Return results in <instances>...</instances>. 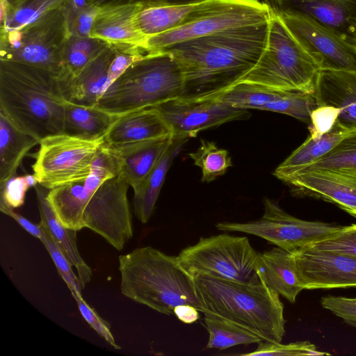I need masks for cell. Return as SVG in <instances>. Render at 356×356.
Listing matches in <instances>:
<instances>
[{
    "mask_svg": "<svg viewBox=\"0 0 356 356\" xmlns=\"http://www.w3.org/2000/svg\"><path fill=\"white\" fill-rule=\"evenodd\" d=\"M269 22L225 29L161 49L172 54L181 71L179 97L215 98L239 83L266 47Z\"/></svg>",
    "mask_w": 356,
    "mask_h": 356,
    "instance_id": "obj_1",
    "label": "cell"
},
{
    "mask_svg": "<svg viewBox=\"0 0 356 356\" xmlns=\"http://www.w3.org/2000/svg\"><path fill=\"white\" fill-rule=\"evenodd\" d=\"M60 76L37 66L0 60V111L40 141L63 134L65 99Z\"/></svg>",
    "mask_w": 356,
    "mask_h": 356,
    "instance_id": "obj_2",
    "label": "cell"
},
{
    "mask_svg": "<svg viewBox=\"0 0 356 356\" xmlns=\"http://www.w3.org/2000/svg\"><path fill=\"white\" fill-rule=\"evenodd\" d=\"M119 270L121 293L134 302L167 315L181 305L204 311L194 277L178 256L151 246L138 248L119 257Z\"/></svg>",
    "mask_w": 356,
    "mask_h": 356,
    "instance_id": "obj_3",
    "label": "cell"
},
{
    "mask_svg": "<svg viewBox=\"0 0 356 356\" xmlns=\"http://www.w3.org/2000/svg\"><path fill=\"white\" fill-rule=\"evenodd\" d=\"M209 312L234 322L260 337L281 343L285 334L284 306L280 295L261 281L234 282L202 273L192 274Z\"/></svg>",
    "mask_w": 356,
    "mask_h": 356,
    "instance_id": "obj_4",
    "label": "cell"
},
{
    "mask_svg": "<svg viewBox=\"0 0 356 356\" xmlns=\"http://www.w3.org/2000/svg\"><path fill=\"white\" fill-rule=\"evenodd\" d=\"M182 90V73L172 54L164 50L151 51L111 84L95 106L121 115L178 98Z\"/></svg>",
    "mask_w": 356,
    "mask_h": 356,
    "instance_id": "obj_5",
    "label": "cell"
},
{
    "mask_svg": "<svg viewBox=\"0 0 356 356\" xmlns=\"http://www.w3.org/2000/svg\"><path fill=\"white\" fill-rule=\"evenodd\" d=\"M321 71L318 63L273 9L266 47L257 64L241 81L277 90L314 94Z\"/></svg>",
    "mask_w": 356,
    "mask_h": 356,
    "instance_id": "obj_6",
    "label": "cell"
},
{
    "mask_svg": "<svg viewBox=\"0 0 356 356\" xmlns=\"http://www.w3.org/2000/svg\"><path fill=\"white\" fill-rule=\"evenodd\" d=\"M67 36L63 8L51 9L19 30L0 31V60L37 66L61 76Z\"/></svg>",
    "mask_w": 356,
    "mask_h": 356,
    "instance_id": "obj_7",
    "label": "cell"
},
{
    "mask_svg": "<svg viewBox=\"0 0 356 356\" xmlns=\"http://www.w3.org/2000/svg\"><path fill=\"white\" fill-rule=\"evenodd\" d=\"M259 254L248 237L223 233L201 237L177 256L191 274L202 273L224 280L257 284L261 282L257 270Z\"/></svg>",
    "mask_w": 356,
    "mask_h": 356,
    "instance_id": "obj_8",
    "label": "cell"
},
{
    "mask_svg": "<svg viewBox=\"0 0 356 356\" xmlns=\"http://www.w3.org/2000/svg\"><path fill=\"white\" fill-rule=\"evenodd\" d=\"M103 143L65 134L42 139L32 165L39 185L51 190L85 179Z\"/></svg>",
    "mask_w": 356,
    "mask_h": 356,
    "instance_id": "obj_9",
    "label": "cell"
},
{
    "mask_svg": "<svg viewBox=\"0 0 356 356\" xmlns=\"http://www.w3.org/2000/svg\"><path fill=\"white\" fill-rule=\"evenodd\" d=\"M264 214L246 222H221L216 228L260 237L277 247L293 252L305 248L337 232L341 226L321 221L299 219L284 211L275 201L264 199Z\"/></svg>",
    "mask_w": 356,
    "mask_h": 356,
    "instance_id": "obj_10",
    "label": "cell"
},
{
    "mask_svg": "<svg viewBox=\"0 0 356 356\" xmlns=\"http://www.w3.org/2000/svg\"><path fill=\"white\" fill-rule=\"evenodd\" d=\"M129 186L120 175L106 180L88 201L80 225L81 229L92 230L119 251L133 236Z\"/></svg>",
    "mask_w": 356,
    "mask_h": 356,
    "instance_id": "obj_11",
    "label": "cell"
},
{
    "mask_svg": "<svg viewBox=\"0 0 356 356\" xmlns=\"http://www.w3.org/2000/svg\"><path fill=\"white\" fill-rule=\"evenodd\" d=\"M273 8L259 0H227L212 13L172 30L146 38L147 52L161 50L173 44L225 29L270 20Z\"/></svg>",
    "mask_w": 356,
    "mask_h": 356,
    "instance_id": "obj_12",
    "label": "cell"
},
{
    "mask_svg": "<svg viewBox=\"0 0 356 356\" xmlns=\"http://www.w3.org/2000/svg\"><path fill=\"white\" fill-rule=\"evenodd\" d=\"M154 107L174 137H195L201 131L248 118V110L231 106L215 98H175Z\"/></svg>",
    "mask_w": 356,
    "mask_h": 356,
    "instance_id": "obj_13",
    "label": "cell"
},
{
    "mask_svg": "<svg viewBox=\"0 0 356 356\" xmlns=\"http://www.w3.org/2000/svg\"><path fill=\"white\" fill-rule=\"evenodd\" d=\"M278 15L321 70L356 71V46L313 21Z\"/></svg>",
    "mask_w": 356,
    "mask_h": 356,
    "instance_id": "obj_14",
    "label": "cell"
},
{
    "mask_svg": "<svg viewBox=\"0 0 356 356\" xmlns=\"http://www.w3.org/2000/svg\"><path fill=\"white\" fill-rule=\"evenodd\" d=\"M292 253L303 290L356 286V257L307 246Z\"/></svg>",
    "mask_w": 356,
    "mask_h": 356,
    "instance_id": "obj_15",
    "label": "cell"
},
{
    "mask_svg": "<svg viewBox=\"0 0 356 356\" xmlns=\"http://www.w3.org/2000/svg\"><path fill=\"white\" fill-rule=\"evenodd\" d=\"M282 181L295 195L330 202L356 218V169L302 170Z\"/></svg>",
    "mask_w": 356,
    "mask_h": 356,
    "instance_id": "obj_16",
    "label": "cell"
},
{
    "mask_svg": "<svg viewBox=\"0 0 356 356\" xmlns=\"http://www.w3.org/2000/svg\"><path fill=\"white\" fill-rule=\"evenodd\" d=\"M280 15L314 22L356 46V0H273Z\"/></svg>",
    "mask_w": 356,
    "mask_h": 356,
    "instance_id": "obj_17",
    "label": "cell"
},
{
    "mask_svg": "<svg viewBox=\"0 0 356 356\" xmlns=\"http://www.w3.org/2000/svg\"><path fill=\"white\" fill-rule=\"evenodd\" d=\"M173 136L102 147L114 156L121 176L134 191L142 183L172 143Z\"/></svg>",
    "mask_w": 356,
    "mask_h": 356,
    "instance_id": "obj_18",
    "label": "cell"
},
{
    "mask_svg": "<svg viewBox=\"0 0 356 356\" xmlns=\"http://www.w3.org/2000/svg\"><path fill=\"white\" fill-rule=\"evenodd\" d=\"M314 95L318 106L339 109L338 124L350 131L356 129V71L321 70Z\"/></svg>",
    "mask_w": 356,
    "mask_h": 356,
    "instance_id": "obj_19",
    "label": "cell"
},
{
    "mask_svg": "<svg viewBox=\"0 0 356 356\" xmlns=\"http://www.w3.org/2000/svg\"><path fill=\"white\" fill-rule=\"evenodd\" d=\"M140 7V4L100 7L90 37L108 44L138 46L144 49L146 37L140 31L136 19Z\"/></svg>",
    "mask_w": 356,
    "mask_h": 356,
    "instance_id": "obj_20",
    "label": "cell"
},
{
    "mask_svg": "<svg viewBox=\"0 0 356 356\" xmlns=\"http://www.w3.org/2000/svg\"><path fill=\"white\" fill-rule=\"evenodd\" d=\"M115 53V45L108 44L63 87L65 99L74 104L95 106L106 88L108 68Z\"/></svg>",
    "mask_w": 356,
    "mask_h": 356,
    "instance_id": "obj_21",
    "label": "cell"
},
{
    "mask_svg": "<svg viewBox=\"0 0 356 356\" xmlns=\"http://www.w3.org/2000/svg\"><path fill=\"white\" fill-rule=\"evenodd\" d=\"M171 131L154 107L118 115L104 138L108 145L122 144L171 135Z\"/></svg>",
    "mask_w": 356,
    "mask_h": 356,
    "instance_id": "obj_22",
    "label": "cell"
},
{
    "mask_svg": "<svg viewBox=\"0 0 356 356\" xmlns=\"http://www.w3.org/2000/svg\"><path fill=\"white\" fill-rule=\"evenodd\" d=\"M257 270L263 283L291 303L303 290L292 252L275 247L260 253Z\"/></svg>",
    "mask_w": 356,
    "mask_h": 356,
    "instance_id": "obj_23",
    "label": "cell"
},
{
    "mask_svg": "<svg viewBox=\"0 0 356 356\" xmlns=\"http://www.w3.org/2000/svg\"><path fill=\"white\" fill-rule=\"evenodd\" d=\"M188 138L174 137L172 143L147 176L134 191V209L137 218L147 223L154 210L161 189L174 159Z\"/></svg>",
    "mask_w": 356,
    "mask_h": 356,
    "instance_id": "obj_24",
    "label": "cell"
},
{
    "mask_svg": "<svg viewBox=\"0 0 356 356\" xmlns=\"http://www.w3.org/2000/svg\"><path fill=\"white\" fill-rule=\"evenodd\" d=\"M34 188L40 216V223L49 230L72 266L75 267L78 277L83 286L85 287L90 282L92 270L84 261L79 251L76 243L77 231L65 227L59 221L47 200V193L44 191V187L37 185Z\"/></svg>",
    "mask_w": 356,
    "mask_h": 356,
    "instance_id": "obj_25",
    "label": "cell"
},
{
    "mask_svg": "<svg viewBox=\"0 0 356 356\" xmlns=\"http://www.w3.org/2000/svg\"><path fill=\"white\" fill-rule=\"evenodd\" d=\"M63 106V134L84 140L104 138L118 117L96 106L80 105L66 99Z\"/></svg>",
    "mask_w": 356,
    "mask_h": 356,
    "instance_id": "obj_26",
    "label": "cell"
},
{
    "mask_svg": "<svg viewBox=\"0 0 356 356\" xmlns=\"http://www.w3.org/2000/svg\"><path fill=\"white\" fill-rule=\"evenodd\" d=\"M350 130L337 122L328 132L318 137L308 138L274 170L280 180L305 168L328 152Z\"/></svg>",
    "mask_w": 356,
    "mask_h": 356,
    "instance_id": "obj_27",
    "label": "cell"
},
{
    "mask_svg": "<svg viewBox=\"0 0 356 356\" xmlns=\"http://www.w3.org/2000/svg\"><path fill=\"white\" fill-rule=\"evenodd\" d=\"M40 142L17 129L0 111V183L15 175L24 156Z\"/></svg>",
    "mask_w": 356,
    "mask_h": 356,
    "instance_id": "obj_28",
    "label": "cell"
},
{
    "mask_svg": "<svg viewBox=\"0 0 356 356\" xmlns=\"http://www.w3.org/2000/svg\"><path fill=\"white\" fill-rule=\"evenodd\" d=\"M84 180L51 189L47 197L58 219L65 227L81 230L84 208L95 192L88 190Z\"/></svg>",
    "mask_w": 356,
    "mask_h": 356,
    "instance_id": "obj_29",
    "label": "cell"
},
{
    "mask_svg": "<svg viewBox=\"0 0 356 356\" xmlns=\"http://www.w3.org/2000/svg\"><path fill=\"white\" fill-rule=\"evenodd\" d=\"M204 325L209 334L206 348L220 350L238 345L258 343L262 339L248 329L215 314L204 312Z\"/></svg>",
    "mask_w": 356,
    "mask_h": 356,
    "instance_id": "obj_30",
    "label": "cell"
},
{
    "mask_svg": "<svg viewBox=\"0 0 356 356\" xmlns=\"http://www.w3.org/2000/svg\"><path fill=\"white\" fill-rule=\"evenodd\" d=\"M108 44L106 41L95 38L68 35L63 53L64 72L61 75L62 79L68 83Z\"/></svg>",
    "mask_w": 356,
    "mask_h": 356,
    "instance_id": "obj_31",
    "label": "cell"
},
{
    "mask_svg": "<svg viewBox=\"0 0 356 356\" xmlns=\"http://www.w3.org/2000/svg\"><path fill=\"white\" fill-rule=\"evenodd\" d=\"M290 91L274 90L261 85L241 81L215 97L231 106L241 109H258L263 105L284 96Z\"/></svg>",
    "mask_w": 356,
    "mask_h": 356,
    "instance_id": "obj_32",
    "label": "cell"
},
{
    "mask_svg": "<svg viewBox=\"0 0 356 356\" xmlns=\"http://www.w3.org/2000/svg\"><path fill=\"white\" fill-rule=\"evenodd\" d=\"M64 0H21L8 8L0 31L19 30L38 19L49 10L62 7Z\"/></svg>",
    "mask_w": 356,
    "mask_h": 356,
    "instance_id": "obj_33",
    "label": "cell"
},
{
    "mask_svg": "<svg viewBox=\"0 0 356 356\" xmlns=\"http://www.w3.org/2000/svg\"><path fill=\"white\" fill-rule=\"evenodd\" d=\"M200 141V147L188 156L200 168L201 181L209 183L227 172L232 165V159L227 150L219 148L214 142L204 139Z\"/></svg>",
    "mask_w": 356,
    "mask_h": 356,
    "instance_id": "obj_34",
    "label": "cell"
},
{
    "mask_svg": "<svg viewBox=\"0 0 356 356\" xmlns=\"http://www.w3.org/2000/svg\"><path fill=\"white\" fill-rule=\"evenodd\" d=\"M337 168L356 169V129L350 131L328 152L300 170Z\"/></svg>",
    "mask_w": 356,
    "mask_h": 356,
    "instance_id": "obj_35",
    "label": "cell"
},
{
    "mask_svg": "<svg viewBox=\"0 0 356 356\" xmlns=\"http://www.w3.org/2000/svg\"><path fill=\"white\" fill-rule=\"evenodd\" d=\"M318 106L314 94L290 91L284 96L261 106L259 110L288 115L309 124L310 115Z\"/></svg>",
    "mask_w": 356,
    "mask_h": 356,
    "instance_id": "obj_36",
    "label": "cell"
},
{
    "mask_svg": "<svg viewBox=\"0 0 356 356\" xmlns=\"http://www.w3.org/2000/svg\"><path fill=\"white\" fill-rule=\"evenodd\" d=\"M40 225L43 232L40 241L52 259L58 274L64 280L71 293H81L84 287L79 277L73 272L72 264L46 227L41 223Z\"/></svg>",
    "mask_w": 356,
    "mask_h": 356,
    "instance_id": "obj_37",
    "label": "cell"
},
{
    "mask_svg": "<svg viewBox=\"0 0 356 356\" xmlns=\"http://www.w3.org/2000/svg\"><path fill=\"white\" fill-rule=\"evenodd\" d=\"M330 355L320 352L314 344L309 341H297L288 344L273 343L263 340L258 343L257 348L252 352L241 354L244 356H302Z\"/></svg>",
    "mask_w": 356,
    "mask_h": 356,
    "instance_id": "obj_38",
    "label": "cell"
},
{
    "mask_svg": "<svg viewBox=\"0 0 356 356\" xmlns=\"http://www.w3.org/2000/svg\"><path fill=\"white\" fill-rule=\"evenodd\" d=\"M307 247L356 257V225L341 227L333 234Z\"/></svg>",
    "mask_w": 356,
    "mask_h": 356,
    "instance_id": "obj_39",
    "label": "cell"
},
{
    "mask_svg": "<svg viewBox=\"0 0 356 356\" xmlns=\"http://www.w3.org/2000/svg\"><path fill=\"white\" fill-rule=\"evenodd\" d=\"M29 187L24 176L14 175L0 183V210L14 209L23 205Z\"/></svg>",
    "mask_w": 356,
    "mask_h": 356,
    "instance_id": "obj_40",
    "label": "cell"
},
{
    "mask_svg": "<svg viewBox=\"0 0 356 356\" xmlns=\"http://www.w3.org/2000/svg\"><path fill=\"white\" fill-rule=\"evenodd\" d=\"M72 296L76 302L79 312L90 326L105 341L115 349H120L112 334L109 323L100 317L83 298L81 293L72 292Z\"/></svg>",
    "mask_w": 356,
    "mask_h": 356,
    "instance_id": "obj_41",
    "label": "cell"
},
{
    "mask_svg": "<svg viewBox=\"0 0 356 356\" xmlns=\"http://www.w3.org/2000/svg\"><path fill=\"white\" fill-rule=\"evenodd\" d=\"M339 109L330 105H320L310 115L309 136L318 137L330 131L335 125Z\"/></svg>",
    "mask_w": 356,
    "mask_h": 356,
    "instance_id": "obj_42",
    "label": "cell"
},
{
    "mask_svg": "<svg viewBox=\"0 0 356 356\" xmlns=\"http://www.w3.org/2000/svg\"><path fill=\"white\" fill-rule=\"evenodd\" d=\"M322 307L356 327V298L327 296L321 300Z\"/></svg>",
    "mask_w": 356,
    "mask_h": 356,
    "instance_id": "obj_43",
    "label": "cell"
},
{
    "mask_svg": "<svg viewBox=\"0 0 356 356\" xmlns=\"http://www.w3.org/2000/svg\"><path fill=\"white\" fill-rule=\"evenodd\" d=\"M99 10L100 7L91 3L82 8L67 29L68 35L83 38L90 37L94 20Z\"/></svg>",
    "mask_w": 356,
    "mask_h": 356,
    "instance_id": "obj_44",
    "label": "cell"
},
{
    "mask_svg": "<svg viewBox=\"0 0 356 356\" xmlns=\"http://www.w3.org/2000/svg\"><path fill=\"white\" fill-rule=\"evenodd\" d=\"M206 0H89L99 7L125 4L142 6H179L199 3Z\"/></svg>",
    "mask_w": 356,
    "mask_h": 356,
    "instance_id": "obj_45",
    "label": "cell"
},
{
    "mask_svg": "<svg viewBox=\"0 0 356 356\" xmlns=\"http://www.w3.org/2000/svg\"><path fill=\"white\" fill-rule=\"evenodd\" d=\"M0 211L4 214H6L13 218L24 229H25L31 235L40 240L42 238L43 232L40 223L35 224L32 222L25 217L14 211V209H4Z\"/></svg>",
    "mask_w": 356,
    "mask_h": 356,
    "instance_id": "obj_46",
    "label": "cell"
},
{
    "mask_svg": "<svg viewBox=\"0 0 356 356\" xmlns=\"http://www.w3.org/2000/svg\"><path fill=\"white\" fill-rule=\"evenodd\" d=\"M89 3V0H64L62 8L65 17L67 29L72 24L76 14Z\"/></svg>",
    "mask_w": 356,
    "mask_h": 356,
    "instance_id": "obj_47",
    "label": "cell"
},
{
    "mask_svg": "<svg viewBox=\"0 0 356 356\" xmlns=\"http://www.w3.org/2000/svg\"><path fill=\"white\" fill-rule=\"evenodd\" d=\"M200 311L191 305H181L174 309V314L184 323L191 324L200 318Z\"/></svg>",
    "mask_w": 356,
    "mask_h": 356,
    "instance_id": "obj_48",
    "label": "cell"
},
{
    "mask_svg": "<svg viewBox=\"0 0 356 356\" xmlns=\"http://www.w3.org/2000/svg\"><path fill=\"white\" fill-rule=\"evenodd\" d=\"M26 181L29 188H35L38 184V181L34 174H28L25 175Z\"/></svg>",
    "mask_w": 356,
    "mask_h": 356,
    "instance_id": "obj_49",
    "label": "cell"
},
{
    "mask_svg": "<svg viewBox=\"0 0 356 356\" xmlns=\"http://www.w3.org/2000/svg\"><path fill=\"white\" fill-rule=\"evenodd\" d=\"M10 6H13L16 3H17L18 2H19L21 0H6Z\"/></svg>",
    "mask_w": 356,
    "mask_h": 356,
    "instance_id": "obj_50",
    "label": "cell"
}]
</instances>
